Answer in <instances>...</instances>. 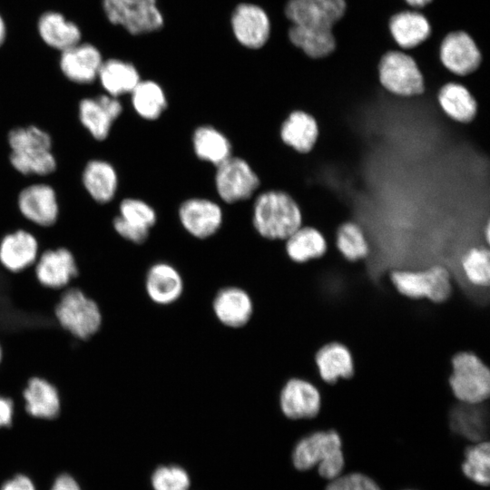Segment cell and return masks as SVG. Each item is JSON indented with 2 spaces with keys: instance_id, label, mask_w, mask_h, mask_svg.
Returning a JSON list of instances; mask_svg holds the SVG:
<instances>
[{
  "instance_id": "obj_1",
  "label": "cell",
  "mask_w": 490,
  "mask_h": 490,
  "mask_svg": "<svg viewBox=\"0 0 490 490\" xmlns=\"http://www.w3.org/2000/svg\"><path fill=\"white\" fill-rule=\"evenodd\" d=\"M252 223L256 231L271 240H285L303 224L298 201L283 190H269L254 201Z\"/></svg>"
},
{
  "instance_id": "obj_2",
  "label": "cell",
  "mask_w": 490,
  "mask_h": 490,
  "mask_svg": "<svg viewBox=\"0 0 490 490\" xmlns=\"http://www.w3.org/2000/svg\"><path fill=\"white\" fill-rule=\"evenodd\" d=\"M292 460L299 470H308L318 465L321 477L332 480L339 476L344 467L340 436L335 430L309 434L296 444Z\"/></svg>"
},
{
  "instance_id": "obj_3",
  "label": "cell",
  "mask_w": 490,
  "mask_h": 490,
  "mask_svg": "<svg viewBox=\"0 0 490 490\" xmlns=\"http://www.w3.org/2000/svg\"><path fill=\"white\" fill-rule=\"evenodd\" d=\"M389 279L401 295L434 303L446 301L453 290L451 271L443 264L425 269H395L390 271Z\"/></svg>"
},
{
  "instance_id": "obj_4",
  "label": "cell",
  "mask_w": 490,
  "mask_h": 490,
  "mask_svg": "<svg viewBox=\"0 0 490 490\" xmlns=\"http://www.w3.org/2000/svg\"><path fill=\"white\" fill-rule=\"evenodd\" d=\"M448 383L454 397L465 405L477 406L490 394V371L475 353L461 351L451 359Z\"/></svg>"
},
{
  "instance_id": "obj_5",
  "label": "cell",
  "mask_w": 490,
  "mask_h": 490,
  "mask_svg": "<svg viewBox=\"0 0 490 490\" xmlns=\"http://www.w3.org/2000/svg\"><path fill=\"white\" fill-rule=\"evenodd\" d=\"M377 79L389 94L413 98L424 93L425 76L413 57L403 51L385 53L377 64Z\"/></svg>"
},
{
  "instance_id": "obj_6",
  "label": "cell",
  "mask_w": 490,
  "mask_h": 490,
  "mask_svg": "<svg viewBox=\"0 0 490 490\" xmlns=\"http://www.w3.org/2000/svg\"><path fill=\"white\" fill-rule=\"evenodd\" d=\"M108 20L132 34L155 32L163 26L157 0H103Z\"/></svg>"
},
{
  "instance_id": "obj_7",
  "label": "cell",
  "mask_w": 490,
  "mask_h": 490,
  "mask_svg": "<svg viewBox=\"0 0 490 490\" xmlns=\"http://www.w3.org/2000/svg\"><path fill=\"white\" fill-rule=\"evenodd\" d=\"M55 316L64 328L82 339L96 333L102 324L98 305L76 289L63 295L55 308Z\"/></svg>"
},
{
  "instance_id": "obj_8",
  "label": "cell",
  "mask_w": 490,
  "mask_h": 490,
  "mask_svg": "<svg viewBox=\"0 0 490 490\" xmlns=\"http://www.w3.org/2000/svg\"><path fill=\"white\" fill-rule=\"evenodd\" d=\"M214 183L219 197L227 203H234L250 198L260 181L246 160L231 155L216 166Z\"/></svg>"
},
{
  "instance_id": "obj_9",
  "label": "cell",
  "mask_w": 490,
  "mask_h": 490,
  "mask_svg": "<svg viewBox=\"0 0 490 490\" xmlns=\"http://www.w3.org/2000/svg\"><path fill=\"white\" fill-rule=\"evenodd\" d=\"M439 57L447 71L460 77L475 72L482 62V54L475 42L461 30L450 32L444 37Z\"/></svg>"
},
{
  "instance_id": "obj_10",
  "label": "cell",
  "mask_w": 490,
  "mask_h": 490,
  "mask_svg": "<svg viewBox=\"0 0 490 490\" xmlns=\"http://www.w3.org/2000/svg\"><path fill=\"white\" fill-rule=\"evenodd\" d=\"M230 24L237 41L249 49L261 48L270 35L269 15L255 4H239L231 14Z\"/></svg>"
},
{
  "instance_id": "obj_11",
  "label": "cell",
  "mask_w": 490,
  "mask_h": 490,
  "mask_svg": "<svg viewBox=\"0 0 490 490\" xmlns=\"http://www.w3.org/2000/svg\"><path fill=\"white\" fill-rule=\"evenodd\" d=\"M346 8L345 0H288L285 15L291 24L332 28Z\"/></svg>"
},
{
  "instance_id": "obj_12",
  "label": "cell",
  "mask_w": 490,
  "mask_h": 490,
  "mask_svg": "<svg viewBox=\"0 0 490 490\" xmlns=\"http://www.w3.org/2000/svg\"><path fill=\"white\" fill-rule=\"evenodd\" d=\"M178 216L183 229L197 239L214 235L223 221L221 207L206 198L184 201L179 207Z\"/></svg>"
},
{
  "instance_id": "obj_13",
  "label": "cell",
  "mask_w": 490,
  "mask_h": 490,
  "mask_svg": "<svg viewBox=\"0 0 490 490\" xmlns=\"http://www.w3.org/2000/svg\"><path fill=\"white\" fill-rule=\"evenodd\" d=\"M321 405L322 397L319 390L306 379L290 378L280 391L279 407L288 418H313L319 413Z\"/></svg>"
},
{
  "instance_id": "obj_14",
  "label": "cell",
  "mask_w": 490,
  "mask_h": 490,
  "mask_svg": "<svg viewBox=\"0 0 490 490\" xmlns=\"http://www.w3.org/2000/svg\"><path fill=\"white\" fill-rule=\"evenodd\" d=\"M122 105L117 97L102 94L84 98L79 103V120L97 141L105 140L113 123L121 115Z\"/></svg>"
},
{
  "instance_id": "obj_15",
  "label": "cell",
  "mask_w": 490,
  "mask_h": 490,
  "mask_svg": "<svg viewBox=\"0 0 490 490\" xmlns=\"http://www.w3.org/2000/svg\"><path fill=\"white\" fill-rule=\"evenodd\" d=\"M18 208L28 220L43 227L54 225L58 218L59 206L54 188L48 184H32L18 195Z\"/></svg>"
},
{
  "instance_id": "obj_16",
  "label": "cell",
  "mask_w": 490,
  "mask_h": 490,
  "mask_svg": "<svg viewBox=\"0 0 490 490\" xmlns=\"http://www.w3.org/2000/svg\"><path fill=\"white\" fill-rule=\"evenodd\" d=\"M319 135L316 118L309 113L298 109L291 111L279 127L281 142L299 154H308L315 147Z\"/></svg>"
},
{
  "instance_id": "obj_17",
  "label": "cell",
  "mask_w": 490,
  "mask_h": 490,
  "mask_svg": "<svg viewBox=\"0 0 490 490\" xmlns=\"http://www.w3.org/2000/svg\"><path fill=\"white\" fill-rule=\"evenodd\" d=\"M436 101L442 113L451 121L468 124L478 114V102L471 91L457 82H446L438 90Z\"/></svg>"
},
{
  "instance_id": "obj_18",
  "label": "cell",
  "mask_w": 490,
  "mask_h": 490,
  "mask_svg": "<svg viewBox=\"0 0 490 490\" xmlns=\"http://www.w3.org/2000/svg\"><path fill=\"white\" fill-rule=\"evenodd\" d=\"M103 59L99 50L90 44H77L63 51L60 66L64 74L78 83H89L98 76Z\"/></svg>"
},
{
  "instance_id": "obj_19",
  "label": "cell",
  "mask_w": 490,
  "mask_h": 490,
  "mask_svg": "<svg viewBox=\"0 0 490 490\" xmlns=\"http://www.w3.org/2000/svg\"><path fill=\"white\" fill-rule=\"evenodd\" d=\"M77 273L75 259L65 248L44 251L35 266V275L39 282L52 289L64 287Z\"/></svg>"
},
{
  "instance_id": "obj_20",
  "label": "cell",
  "mask_w": 490,
  "mask_h": 490,
  "mask_svg": "<svg viewBox=\"0 0 490 490\" xmlns=\"http://www.w3.org/2000/svg\"><path fill=\"white\" fill-rule=\"evenodd\" d=\"M212 308L219 321L230 328L245 326L253 312L251 298L238 287L221 289L213 299Z\"/></svg>"
},
{
  "instance_id": "obj_21",
  "label": "cell",
  "mask_w": 490,
  "mask_h": 490,
  "mask_svg": "<svg viewBox=\"0 0 490 490\" xmlns=\"http://www.w3.org/2000/svg\"><path fill=\"white\" fill-rule=\"evenodd\" d=\"M315 363L320 378L328 384L350 378L354 375L352 353L347 346L338 341L323 345L315 355Z\"/></svg>"
},
{
  "instance_id": "obj_22",
  "label": "cell",
  "mask_w": 490,
  "mask_h": 490,
  "mask_svg": "<svg viewBox=\"0 0 490 490\" xmlns=\"http://www.w3.org/2000/svg\"><path fill=\"white\" fill-rule=\"evenodd\" d=\"M37 255V240L24 230L6 234L0 242V262L10 271L26 269L35 261Z\"/></svg>"
},
{
  "instance_id": "obj_23",
  "label": "cell",
  "mask_w": 490,
  "mask_h": 490,
  "mask_svg": "<svg viewBox=\"0 0 490 490\" xmlns=\"http://www.w3.org/2000/svg\"><path fill=\"white\" fill-rule=\"evenodd\" d=\"M146 292L154 303L170 305L181 297L183 280L180 272L166 262L153 264L145 279Z\"/></svg>"
},
{
  "instance_id": "obj_24",
  "label": "cell",
  "mask_w": 490,
  "mask_h": 490,
  "mask_svg": "<svg viewBox=\"0 0 490 490\" xmlns=\"http://www.w3.org/2000/svg\"><path fill=\"white\" fill-rule=\"evenodd\" d=\"M388 27L392 38L402 49L415 48L431 34L428 20L417 11L406 10L393 15Z\"/></svg>"
},
{
  "instance_id": "obj_25",
  "label": "cell",
  "mask_w": 490,
  "mask_h": 490,
  "mask_svg": "<svg viewBox=\"0 0 490 490\" xmlns=\"http://www.w3.org/2000/svg\"><path fill=\"white\" fill-rule=\"evenodd\" d=\"M284 241L287 256L296 263L303 264L318 260L328 252V242L324 235L309 225H301Z\"/></svg>"
},
{
  "instance_id": "obj_26",
  "label": "cell",
  "mask_w": 490,
  "mask_h": 490,
  "mask_svg": "<svg viewBox=\"0 0 490 490\" xmlns=\"http://www.w3.org/2000/svg\"><path fill=\"white\" fill-rule=\"evenodd\" d=\"M288 36L292 44L312 59L329 55L337 46L332 28L291 24Z\"/></svg>"
},
{
  "instance_id": "obj_27",
  "label": "cell",
  "mask_w": 490,
  "mask_h": 490,
  "mask_svg": "<svg viewBox=\"0 0 490 490\" xmlns=\"http://www.w3.org/2000/svg\"><path fill=\"white\" fill-rule=\"evenodd\" d=\"M82 181L86 191L98 203L111 201L117 191V172L106 161L88 162L83 169Z\"/></svg>"
},
{
  "instance_id": "obj_28",
  "label": "cell",
  "mask_w": 490,
  "mask_h": 490,
  "mask_svg": "<svg viewBox=\"0 0 490 490\" xmlns=\"http://www.w3.org/2000/svg\"><path fill=\"white\" fill-rule=\"evenodd\" d=\"M27 413L38 418H54L60 411V397L54 385L41 377H33L24 391Z\"/></svg>"
},
{
  "instance_id": "obj_29",
  "label": "cell",
  "mask_w": 490,
  "mask_h": 490,
  "mask_svg": "<svg viewBox=\"0 0 490 490\" xmlns=\"http://www.w3.org/2000/svg\"><path fill=\"white\" fill-rule=\"evenodd\" d=\"M192 147L196 156L215 166L231 156V143L220 130L211 125H201L192 134Z\"/></svg>"
},
{
  "instance_id": "obj_30",
  "label": "cell",
  "mask_w": 490,
  "mask_h": 490,
  "mask_svg": "<svg viewBox=\"0 0 490 490\" xmlns=\"http://www.w3.org/2000/svg\"><path fill=\"white\" fill-rule=\"evenodd\" d=\"M38 30L48 45L62 52L79 44L81 39L77 25L56 12L43 14L38 22Z\"/></svg>"
},
{
  "instance_id": "obj_31",
  "label": "cell",
  "mask_w": 490,
  "mask_h": 490,
  "mask_svg": "<svg viewBox=\"0 0 490 490\" xmlns=\"http://www.w3.org/2000/svg\"><path fill=\"white\" fill-rule=\"evenodd\" d=\"M98 77L107 94L117 98L131 93L141 81L140 74L132 64L118 59L103 62Z\"/></svg>"
},
{
  "instance_id": "obj_32",
  "label": "cell",
  "mask_w": 490,
  "mask_h": 490,
  "mask_svg": "<svg viewBox=\"0 0 490 490\" xmlns=\"http://www.w3.org/2000/svg\"><path fill=\"white\" fill-rule=\"evenodd\" d=\"M335 247L339 255L349 262L366 260L371 251L364 230L354 220L344 221L338 227Z\"/></svg>"
},
{
  "instance_id": "obj_33",
  "label": "cell",
  "mask_w": 490,
  "mask_h": 490,
  "mask_svg": "<svg viewBox=\"0 0 490 490\" xmlns=\"http://www.w3.org/2000/svg\"><path fill=\"white\" fill-rule=\"evenodd\" d=\"M461 274L474 287L488 288L490 282L489 246L477 244L466 248L457 261Z\"/></svg>"
},
{
  "instance_id": "obj_34",
  "label": "cell",
  "mask_w": 490,
  "mask_h": 490,
  "mask_svg": "<svg viewBox=\"0 0 490 490\" xmlns=\"http://www.w3.org/2000/svg\"><path fill=\"white\" fill-rule=\"evenodd\" d=\"M135 113L142 119H158L167 107V98L162 86L154 81H140L131 93Z\"/></svg>"
},
{
  "instance_id": "obj_35",
  "label": "cell",
  "mask_w": 490,
  "mask_h": 490,
  "mask_svg": "<svg viewBox=\"0 0 490 490\" xmlns=\"http://www.w3.org/2000/svg\"><path fill=\"white\" fill-rule=\"evenodd\" d=\"M9 161L18 172L27 175H49L56 169V160L51 150L11 151Z\"/></svg>"
},
{
  "instance_id": "obj_36",
  "label": "cell",
  "mask_w": 490,
  "mask_h": 490,
  "mask_svg": "<svg viewBox=\"0 0 490 490\" xmlns=\"http://www.w3.org/2000/svg\"><path fill=\"white\" fill-rule=\"evenodd\" d=\"M464 475L473 482L487 486L490 482V445L487 440L475 442L465 451Z\"/></svg>"
},
{
  "instance_id": "obj_37",
  "label": "cell",
  "mask_w": 490,
  "mask_h": 490,
  "mask_svg": "<svg viewBox=\"0 0 490 490\" xmlns=\"http://www.w3.org/2000/svg\"><path fill=\"white\" fill-rule=\"evenodd\" d=\"M465 406V408H460L452 416V429L475 443L484 441L487 435L486 420L481 413L475 411V406Z\"/></svg>"
},
{
  "instance_id": "obj_38",
  "label": "cell",
  "mask_w": 490,
  "mask_h": 490,
  "mask_svg": "<svg viewBox=\"0 0 490 490\" xmlns=\"http://www.w3.org/2000/svg\"><path fill=\"white\" fill-rule=\"evenodd\" d=\"M7 141L11 151L51 150L53 143L51 135L34 125L12 129Z\"/></svg>"
},
{
  "instance_id": "obj_39",
  "label": "cell",
  "mask_w": 490,
  "mask_h": 490,
  "mask_svg": "<svg viewBox=\"0 0 490 490\" xmlns=\"http://www.w3.org/2000/svg\"><path fill=\"white\" fill-rule=\"evenodd\" d=\"M119 216L128 224L149 230L157 220L155 210L146 201L136 198H126L119 205Z\"/></svg>"
},
{
  "instance_id": "obj_40",
  "label": "cell",
  "mask_w": 490,
  "mask_h": 490,
  "mask_svg": "<svg viewBox=\"0 0 490 490\" xmlns=\"http://www.w3.org/2000/svg\"><path fill=\"white\" fill-rule=\"evenodd\" d=\"M152 485L154 490H188L190 477L179 466H160L152 475Z\"/></svg>"
},
{
  "instance_id": "obj_41",
  "label": "cell",
  "mask_w": 490,
  "mask_h": 490,
  "mask_svg": "<svg viewBox=\"0 0 490 490\" xmlns=\"http://www.w3.org/2000/svg\"><path fill=\"white\" fill-rule=\"evenodd\" d=\"M325 490H381V488L366 475L351 473L330 480Z\"/></svg>"
},
{
  "instance_id": "obj_42",
  "label": "cell",
  "mask_w": 490,
  "mask_h": 490,
  "mask_svg": "<svg viewBox=\"0 0 490 490\" xmlns=\"http://www.w3.org/2000/svg\"><path fill=\"white\" fill-rule=\"evenodd\" d=\"M114 230L123 239L136 244L143 243L149 237L150 230L134 227L124 221L119 215L113 220Z\"/></svg>"
},
{
  "instance_id": "obj_43",
  "label": "cell",
  "mask_w": 490,
  "mask_h": 490,
  "mask_svg": "<svg viewBox=\"0 0 490 490\" xmlns=\"http://www.w3.org/2000/svg\"><path fill=\"white\" fill-rule=\"evenodd\" d=\"M13 402L0 396V427L9 426L13 417Z\"/></svg>"
},
{
  "instance_id": "obj_44",
  "label": "cell",
  "mask_w": 490,
  "mask_h": 490,
  "mask_svg": "<svg viewBox=\"0 0 490 490\" xmlns=\"http://www.w3.org/2000/svg\"><path fill=\"white\" fill-rule=\"evenodd\" d=\"M2 490H34L33 483L24 475H17L6 482Z\"/></svg>"
},
{
  "instance_id": "obj_45",
  "label": "cell",
  "mask_w": 490,
  "mask_h": 490,
  "mask_svg": "<svg viewBox=\"0 0 490 490\" xmlns=\"http://www.w3.org/2000/svg\"><path fill=\"white\" fill-rule=\"evenodd\" d=\"M52 490H80V488L70 475H63L56 479Z\"/></svg>"
},
{
  "instance_id": "obj_46",
  "label": "cell",
  "mask_w": 490,
  "mask_h": 490,
  "mask_svg": "<svg viewBox=\"0 0 490 490\" xmlns=\"http://www.w3.org/2000/svg\"><path fill=\"white\" fill-rule=\"evenodd\" d=\"M413 8H422L429 5L433 0H405Z\"/></svg>"
},
{
  "instance_id": "obj_47",
  "label": "cell",
  "mask_w": 490,
  "mask_h": 490,
  "mask_svg": "<svg viewBox=\"0 0 490 490\" xmlns=\"http://www.w3.org/2000/svg\"><path fill=\"white\" fill-rule=\"evenodd\" d=\"M483 240L485 243L489 246L490 244V220H488L483 229L482 232Z\"/></svg>"
},
{
  "instance_id": "obj_48",
  "label": "cell",
  "mask_w": 490,
  "mask_h": 490,
  "mask_svg": "<svg viewBox=\"0 0 490 490\" xmlns=\"http://www.w3.org/2000/svg\"><path fill=\"white\" fill-rule=\"evenodd\" d=\"M5 37V26L3 18L0 16V45L3 44Z\"/></svg>"
},
{
  "instance_id": "obj_49",
  "label": "cell",
  "mask_w": 490,
  "mask_h": 490,
  "mask_svg": "<svg viewBox=\"0 0 490 490\" xmlns=\"http://www.w3.org/2000/svg\"><path fill=\"white\" fill-rule=\"evenodd\" d=\"M1 359H2V349H1V347H0V362H1Z\"/></svg>"
}]
</instances>
